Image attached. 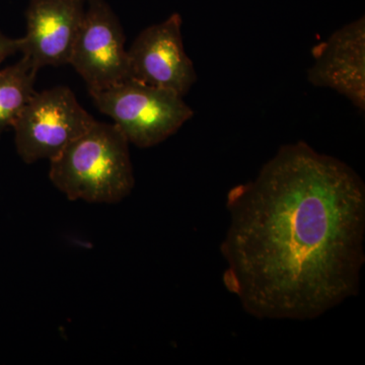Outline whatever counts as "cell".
Returning a JSON list of instances; mask_svg holds the SVG:
<instances>
[{
    "label": "cell",
    "instance_id": "1",
    "mask_svg": "<svg viewBox=\"0 0 365 365\" xmlns=\"http://www.w3.org/2000/svg\"><path fill=\"white\" fill-rule=\"evenodd\" d=\"M227 209L223 282L248 314L316 319L359 292L365 186L347 163L285 144L228 192Z\"/></svg>",
    "mask_w": 365,
    "mask_h": 365
},
{
    "label": "cell",
    "instance_id": "2",
    "mask_svg": "<svg viewBox=\"0 0 365 365\" xmlns=\"http://www.w3.org/2000/svg\"><path fill=\"white\" fill-rule=\"evenodd\" d=\"M50 165V180L69 200L118 203L135 182L128 139L115 123L96 121Z\"/></svg>",
    "mask_w": 365,
    "mask_h": 365
},
{
    "label": "cell",
    "instance_id": "3",
    "mask_svg": "<svg viewBox=\"0 0 365 365\" xmlns=\"http://www.w3.org/2000/svg\"><path fill=\"white\" fill-rule=\"evenodd\" d=\"M90 95L98 109L111 117L137 148L162 143L194 116L182 96L135 79H125Z\"/></svg>",
    "mask_w": 365,
    "mask_h": 365
},
{
    "label": "cell",
    "instance_id": "4",
    "mask_svg": "<svg viewBox=\"0 0 365 365\" xmlns=\"http://www.w3.org/2000/svg\"><path fill=\"white\" fill-rule=\"evenodd\" d=\"M95 122L67 86L35 91L13 125L16 151L26 163L54 160Z\"/></svg>",
    "mask_w": 365,
    "mask_h": 365
},
{
    "label": "cell",
    "instance_id": "5",
    "mask_svg": "<svg viewBox=\"0 0 365 365\" xmlns=\"http://www.w3.org/2000/svg\"><path fill=\"white\" fill-rule=\"evenodd\" d=\"M71 62L88 91L129 78L128 51L121 23L106 0H88Z\"/></svg>",
    "mask_w": 365,
    "mask_h": 365
},
{
    "label": "cell",
    "instance_id": "6",
    "mask_svg": "<svg viewBox=\"0 0 365 365\" xmlns=\"http://www.w3.org/2000/svg\"><path fill=\"white\" fill-rule=\"evenodd\" d=\"M182 16L148 26L128 51L129 78L186 96L197 81L193 62L185 51Z\"/></svg>",
    "mask_w": 365,
    "mask_h": 365
},
{
    "label": "cell",
    "instance_id": "7",
    "mask_svg": "<svg viewBox=\"0 0 365 365\" xmlns=\"http://www.w3.org/2000/svg\"><path fill=\"white\" fill-rule=\"evenodd\" d=\"M86 0H30L26 32L18 50L38 69L71 62L86 13Z\"/></svg>",
    "mask_w": 365,
    "mask_h": 365
},
{
    "label": "cell",
    "instance_id": "8",
    "mask_svg": "<svg viewBox=\"0 0 365 365\" xmlns=\"http://www.w3.org/2000/svg\"><path fill=\"white\" fill-rule=\"evenodd\" d=\"M307 81L347 98L360 112L365 110V19L350 21L314 49Z\"/></svg>",
    "mask_w": 365,
    "mask_h": 365
},
{
    "label": "cell",
    "instance_id": "9",
    "mask_svg": "<svg viewBox=\"0 0 365 365\" xmlns=\"http://www.w3.org/2000/svg\"><path fill=\"white\" fill-rule=\"evenodd\" d=\"M37 68L30 60L21 58L14 66L0 69V137L9 127L34 93Z\"/></svg>",
    "mask_w": 365,
    "mask_h": 365
},
{
    "label": "cell",
    "instance_id": "10",
    "mask_svg": "<svg viewBox=\"0 0 365 365\" xmlns=\"http://www.w3.org/2000/svg\"><path fill=\"white\" fill-rule=\"evenodd\" d=\"M19 52L18 39H11L0 32V64L9 56Z\"/></svg>",
    "mask_w": 365,
    "mask_h": 365
}]
</instances>
